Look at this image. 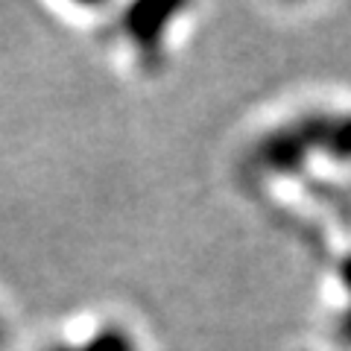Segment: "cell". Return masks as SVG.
<instances>
[{"instance_id":"obj_1","label":"cell","mask_w":351,"mask_h":351,"mask_svg":"<svg viewBox=\"0 0 351 351\" xmlns=\"http://www.w3.org/2000/svg\"><path fill=\"white\" fill-rule=\"evenodd\" d=\"M322 149L331 152V156H337V158H351V114L328 120Z\"/></svg>"},{"instance_id":"obj_2","label":"cell","mask_w":351,"mask_h":351,"mask_svg":"<svg viewBox=\"0 0 351 351\" xmlns=\"http://www.w3.org/2000/svg\"><path fill=\"white\" fill-rule=\"evenodd\" d=\"M343 334H346V339L351 343V311H348V316L343 319Z\"/></svg>"}]
</instances>
